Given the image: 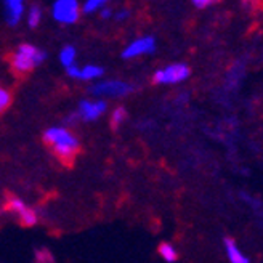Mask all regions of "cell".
I'll use <instances>...</instances> for the list:
<instances>
[{
	"label": "cell",
	"mask_w": 263,
	"mask_h": 263,
	"mask_svg": "<svg viewBox=\"0 0 263 263\" xmlns=\"http://www.w3.org/2000/svg\"><path fill=\"white\" fill-rule=\"evenodd\" d=\"M111 15H112V11H111L109 8H103V10H101V18L108 20V18H111Z\"/></svg>",
	"instance_id": "603a6c76"
},
{
	"label": "cell",
	"mask_w": 263,
	"mask_h": 263,
	"mask_svg": "<svg viewBox=\"0 0 263 263\" xmlns=\"http://www.w3.org/2000/svg\"><path fill=\"white\" fill-rule=\"evenodd\" d=\"M37 261L39 263H53V257H51V254L48 251L42 249V251L37 252Z\"/></svg>",
	"instance_id": "d6986e66"
},
{
	"label": "cell",
	"mask_w": 263,
	"mask_h": 263,
	"mask_svg": "<svg viewBox=\"0 0 263 263\" xmlns=\"http://www.w3.org/2000/svg\"><path fill=\"white\" fill-rule=\"evenodd\" d=\"M156 47V41L154 37L146 35V37H140L137 41L132 42L124 51H122V57L124 58H135L140 55H146V53H153Z\"/></svg>",
	"instance_id": "8992f818"
},
{
	"label": "cell",
	"mask_w": 263,
	"mask_h": 263,
	"mask_svg": "<svg viewBox=\"0 0 263 263\" xmlns=\"http://www.w3.org/2000/svg\"><path fill=\"white\" fill-rule=\"evenodd\" d=\"M66 71H68V76H69V77H74V79H79V77H81V69H79L77 66H71V68H68Z\"/></svg>",
	"instance_id": "ffe728a7"
},
{
	"label": "cell",
	"mask_w": 263,
	"mask_h": 263,
	"mask_svg": "<svg viewBox=\"0 0 263 263\" xmlns=\"http://www.w3.org/2000/svg\"><path fill=\"white\" fill-rule=\"evenodd\" d=\"M11 104V93L5 88H0V112H4Z\"/></svg>",
	"instance_id": "2e32d148"
},
{
	"label": "cell",
	"mask_w": 263,
	"mask_h": 263,
	"mask_svg": "<svg viewBox=\"0 0 263 263\" xmlns=\"http://www.w3.org/2000/svg\"><path fill=\"white\" fill-rule=\"evenodd\" d=\"M197 8H205L207 5H210V2H209V0H194V2H193Z\"/></svg>",
	"instance_id": "44dd1931"
},
{
	"label": "cell",
	"mask_w": 263,
	"mask_h": 263,
	"mask_svg": "<svg viewBox=\"0 0 263 263\" xmlns=\"http://www.w3.org/2000/svg\"><path fill=\"white\" fill-rule=\"evenodd\" d=\"M127 117H128V114H127V111H125V108H116L114 109V112H112V116H111V127L116 130V128H119L125 121H127Z\"/></svg>",
	"instance_id": "4fadbf2b"
},
{
	"label": "cell",
	"mask_w": 263,
	"mask_h": 263,
	"mask_svg": "<svg viewBox=\"0 0 263 263\" xmlns=\"http://www.w3.org/2000/svg\"><path fill=\"white\" fill-rule=\"evenodd\" d=\"M90 91L93 95H108V97H124L130 91H134V87L125 84V82H121V81H108V82H101V84H97L90 88Z\"/></svg>",
	"instance_id": "5b68a950"
},
{
	"label": "cell",
	"mask_w": 263,
	"mask_h": 263,
	"mask_svg": "<svg viewBox=\"0 0 263 263\" xmlns=\"http://www.w3.org/2000/svg\"><path fill=\"white\" fill-rule=\"evenodd\" d=\"M225 249H227V255L231 263H249V258L239 251L233 239H230V238L225 239Z\"/></svg>",
	"instance_id": "9c48e42d"
},
{
	"label": "cell",
	"mask_w": 263,
	"mask_h": 263,
	"mask_svg": "<svg viewBox=\"0 0 263 263\" xmlns=\"http://www.w3.org/2000/svg\"><path fill=\"white\" fill-rule=\"evenodd\" d=\"M128 16V10H121L116 13V20H125Z\"/></svg>",
	"instance_id": "7402d4cb"
},
{
	"label": "cell",
	"mask_w": 263,
	"mask_h": 263,
	"mask_svg": "<svg viewBox=\"0 0 263 263\" xmlns=\"http://www.w3.org/2000/svg\"><path fill=\"white\" fill-rule=\"evenodd\" d=\"M41 18H42V11L39 7H32L28 13V24L31 28H37L39 23H41Z\"/></svg>",
	"instance_id": "9a60e30c"
},
{
	"label": "cell",
	"mask_w": 263,
	"mask_h": 263,
	"mask_svg": "<svg viewBox=\"0 0 263 263\" xmlns=\"http://www.w3.org/2000/svg\"><path fill=\"white\" fill-rule=\"evenodd\" d=\"M45 51L31 44H21L15 55H11V68L16 72H29L45 60Z\"/></svg>",
	"instance_id": "7a4b0ae2"
},
{
	"label": "cell",
	"mask_w": 263,
	"mask_h": 263,
	"mask_svg": "<svg viewBox=\"0 0 263 263\" xmlns=\"http://www.w3.org/2000/svg\"><path fill=\"white\" fill-rule=\"evenodd\" d=\"M44 141L51 148L58 159L63 162H71L77 151H79V141L71 134L69 130L63 127H51L44 134Z\"/></svg>",
	"instance_id": "6da1fadb"
},
{
	"label": "cell",
	"mask_w": 263,
	"mask_h": 263,
	"mask_svg": "<svg viewBox=\"0 0 263 263\" xmlns=\"http://www.w3.org/2000/svg\"><path fill=\"white\" fill-rule=\"evenodd\" d=\"M104 111H106V103H104V101L84 100V101H81V104H79L77 116L82 117L84 121H95Z\"/></svg>",
	"instance_id": "52a82bcc"
},
{
	"label": "cell",
	"mask_w": 263,
	"mask_h": 263,
	"mask_svg": "<svg viewBox=\"0 0 263 263\" xmlns=\"http://www.w3.org/2000/svg\"><path fill=\"white\" fill-rule=\"evenodd\" d=\"M159 255L165 260V261H168V263H174L177 258H178V254H177V251L174 249V246L172 244H168V242H162V244H159Z\"/></svg>",
	"instance_id": "30bf717a"
},
{
	"label": "cell",
	"mask_w": 263,
	"mask_h": 263,
	"mask_svg": "<svg viewBox=\"0 0 263 263\" xmlns=\"http://www.w3.org/2000/svg\"><path fill=\"white\" fill-rule=\"evenodd\" d=\"M190 74H191V71L186 64L177 63V64L167 66L165 69L157 71L153 79L156 84H177V82H181V81H185V79H188Z\"/></svg>",
	"instance_id": "3957f363"
},
{
	"label": "cell",
	"mask_w": 263,
	"mask_h": 263,
	"mask_svg": "<svg viewBox=\"0 0 263 263\" xmlns=\"http://www.w3.org/2000/svg\"><path fill=\"white\" fill-rule=\"evenodd\" d=\"M18 217H20L21 225H24V227H34L35 223H37V214L34 212L32 209H29V207H26Z\"/></svg>",
	"instance_id": "5bb4252c"
},
{
	"label": "cell",
	"mask_w": 263,
	"mask_h": 263,
	"mask_svg": "<svg viewBox=\"0 0 263 263\" xmlns=\"http://www.w3.org/2000/svg\"><path fill=\"white\" fill-rule=\"evenodd\" d=\"M103 76V68L100 66H85V68L81 69V77L84 81H93V79H98Z\"/></svg>",
	"instance_id": "7c38bea8"
},
{
	"label": "cell",
	"mask_w": 263,
	"mask_h": 263,
	"mask_svg": "<svg viewBox=\"0 0 263 263\" xmlns=\"http://www.w3.org/2000/svg\"><path fill=\"white\" fill-rule=\"evenodd\" d=\"M24 209H26V204H24L21 199H18V197H13V199H10V202H8V210H11V212H15L16 215H20Z\"/></svg>",
	"instance_id": "e0dca14e"
},
{
	"label": "cell",
	"mask_w": 263,
	"mask_h": 263,
	"mask_svg": "<svg viewBox=\"0 0 263 263\" xmlns=\"http://www.w3.org/2000/svg\"><path fill=\"white\" fill-rule=\"evenodd\" d=\"M23 13H24V4L21 0H7L5 2V16L10 26L18 24L20 20L23 18Z\"/></svg>",
	"instance_id": "ba28073f"
},
{
	"label": "cell",
	"mask_w": 263,
	"mask_h": 263,
	"mask_svg": "<svg viewBox=\"0 0 263 263\" xmlns=\"http://www.w3.org/2000/svg\"><path fill=\"white\" fill-rule=\"evenodd\" d=\"M100 8H104V2L103 0H88L84 5V13H93Z\"/></svg>",
	"instance_id": "ac0fdd59"
},
{
	"label": "cell",
	"mask_w": 263,
	"mask_h": 263,
	"mask_svg": "<svg viewBox=\"0 0 263 263\" xmlns=\"http://www.w3.org/2000/svg\"><path fill=\"white\" fill-rule=\"evenodd\" d=\"M74 60H76V48L68 45V47H64L61 50V53H60V61L61 64L64 66L66 69L71 68V66H74Z\"/></svg>",
	"instance_id": "8fae6325"
},
{
	"label": "cell",
	"mask_w": 263,
	"mask_h": 263,
	"mask_svg": "<svg viewBox=\"0 0 263 263\" xmlns=\"http://www.w3.org/2000/svg\"><path fill=\"white\" fill-rule=\"evenodd\" d=\"M51 15L58 23L72 24L79 20V4L76 0H57L51 8Z\"/></svg>",
	"instance_id": "277c9868"
}]
</instances>
